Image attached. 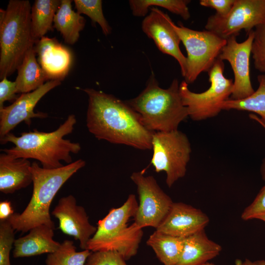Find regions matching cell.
Listing matches in <instances>:
<instances>
[{"mask_svg": "<svg viewBox=\"0 0 265 265\" xmlns=\"http://www.w3.org/2000/svg\"><path fill=\"white\" fill-rule=\"evenodd\" d=\"M179 85L178 80L174 79L168 88H162L152 74L145 89L137 97L126 102L140 115L149 131L176 130L188 117L180 96Z\"/></svg>", "mask_w": 265, "mask_h": 265, "instance_id": "277c9868", "label": "cell"}, {"mask_svg": "<svg viewBox=\"0 0 265 265\" xmlns=\"http://www.w3.org/2000/svg\"><path fill=\"white\" fill-rule=\"evenodd\" d=\"M235 0H201L200 4L214 9L216 14L221 17L227 15L231 10Z\"/></svg>", "mask_w": 265, "mask_h": 265, "instance_id": "e575fe53", "label": "cell"}, {"mask_svg": "<svg viewBox=\"0 0 265 265\" xmlns=\"http://www.w3.org/2000/svg\"><path fill=\"white\" fill-rule=\"evenodd\" d=\"M265 23V0H235L230 12L221 17H209L205 30L226 39L238 36L244 29L247 34L254 27Z\"/></svg>", "mask_w": 265, "mask_h": 265, "instance_id": "9c48e42d", "label": "cell"}, {"mask_svg": "<svg viewBox=\"0 0 265 265\" xmlns=\"http://www.w3.org/2000/svg\"><path fill=\"white\" fill-rule=\"evenodd\" d=\"M259 86L250 96L239 100L228 99L221 105L222 110H245L258 114L265 124V75L257 77Z\"/></svg>", "mask_w": 265, "mask_h": 265, "instance_id": "484cf974", "label": "cell"}, {"mask_svg": "<svg viewBox=\"0 0 265 265\" xmlns=\"http://www.w3.org/2000/svg\"><path fill=\"white\" fill-rule=\"evenodd\" d=\"M72 0H61L54 16V27L60 32L65 42L73 45L80 37L83 29L85 20L72 8Z\"/></svg>", "mask_w": 265, "mask_h": 265, "instance_id": "603a6c76", "label": "cell"}, {"mask_svg": "<svg viewBox=\"0 0 265 265\" xmlns=\"http://www.w3.org/2000/svg\"><path fill=\"white\" fill-rule=\"evenodd\" d=\"M74 3L78 13L86 15L93 23L99 24L105 35L111 33V28L103 12L102 0H75Z\"/></svg>", "mask_w": 265, "mask_h": 265, "instance_id": "f1b7e54d", "label": "cell"}, {"mask_svg": "<svg viewBox=\"0 0 265 265\" xmlns=\"http://www.w3.org/2000/svg\"><path fill=\"white\" fill-rule=\"evenodd\" d=\"M143 234L142 229L133 222L126 229L111 236L99 238H91L86 249L91 252H115L127 261L136 255Z\"/></svg>", "mask_w": 265, "mask_h": 265, "instance_id": "e0dca14e", "label": "cell"}, {"mask_svg": "<svg viewBox=\"0 0 265 265\" xmlns=\"http://www.w3.org/2000/svg\"><path fill=\"white\" fill-rule=\"evenodd\" d=\"M138 207L135 195H129L121 207L112 208L104 218L98 221L97 231L92 238L107 237L126 229L130 218H134L136 215Z\"/></svg>", "mask_w": 265, "mask_h": 265, "instance_id": "44dd1931", "label": "cell"}, {"mask_svg": "<svg viewBox=\"0 0 265 265\" xmlns=\"http://www.w3.org/2000/svg\"><path fill=\"white\" fill-rule=\"evenodd\" d=\"M131 179L137 186L139 201L134 223L141 229L152 227L156 229L166 216L173 202L153 176L134 172Z\"/></svg>", "mask_w": 265, "mask_h": 265, "instance_id": "30bf717a", "label": "cell"}, {"mask_svg": "<svg viewBox=\"0 0 265 265\" xmlns=\"http://www.w3.org/2000/svg\"><path fill=\"white\" fill-rule=\"evenodd\" d=\"M203 265H215V264H214L213 263H212L208 262V263H206L205 264H204Z\"/></svg>", "mask_w": 265, "mask_h": 265, "instance_id": "ab89813d", "label": "cell"}, {"mask_svg": "<svg viewBox=\"0 0 265 265\" xmlns=\"http://www.w3.org/2000/svg\"><path fill=\"white\" fill-rule=\"evenodd\" d=\"M52 214L59 220V229L65 234L80 241V247L85 250L97 228L90 224L85 209L77 205L72 195L61 198Z\"/></svg>", "mask_w": 265, "mask_h": 265, "instance_id": "5bb4252c", "label": "cell"}, {"mask_svg": "<svg viewBox=\"0 0 265 265\" xmlns=\"http://www.w3.org/2000/svg\"><path fill=\"white\" fill-rule=\"evenodd\" d=\"M170 17L157 7L151 8L142 22V30L152 39L159 50L163 53L174 57L181 68V74L185 77L186 57L180 48V37L172 26Z\"/></svg>", "mask_w": 265, "mask_h": 265, "instance_id": "7c38bea8", "label": "cell"}, {"mask_svg": "<svg viewBox=\"0 0 265 265\" xmlns=\"http://www.w3.org/2000/svg\"><path fill=\"white\" fill-rule=\"evenodd\" d=\"M91 252L88 249L77 252L73 241L65 240L56 251L48 254L45 263L46 265H85Z\"/></svg>", "mask_w": 265, "mask_h": 265, "instance_id": "83f0119b", "label": "cell"}, {"mask_svg": "<svg viewBox=\"0 0 265 265\" xmlns=\"http://www.w3.org/2000/svg\"><path fill=\"white\" fill-rule=\"evenodd\" d=\"M26 235L15 239L13 257H29L56 251L61 243L55 241L54 229L46 225L35 227Z\"/></svg>", "mask_w": 265, "mask_h": 265, "instance_id": "d6986e66", "label": "cell"}, {"mask_svg": "<svg viewBox=\"0 0 265 265\" xmlns=\"http://www.w3.org/2000/svg\"><path fill=\"white\" fill-rule=\"evenodd\" d=\"M59 0H36L31 6V24L36 43L53 29L54 16L60 5Z\"/></svg>", "mask_w": 265, "mask_h": 265, "instance_id": "d4e9b609", "label": "cell"}, {"mask_svg": "<svg viewBox=\"0 0 265 265\" xmlns=\"http://www.w3.org/2000/svg\"><path fill=\"white\" fill-rule=\"evenodd\" d=\"M251 54L255 69L265 73V23L257 26L254 30Z\"/></svg>", "mask_w": 265, "mask_h": 265, "instance_id": "4dcf8cb0", "label": "cell"}, {"mask_svg": "<svg viewBox=\"0 0 265 265\" xmlns=\"http://www.w3.org/2000/svg\"><path fill=\"white\" fill-rule=\"evenodd\" d=\"M15 81H11L4 78L0 82V109L4 107L3 103L6 101L14 102L18 97Z\"/></svg>", "mask_w": 265, "mask_h": 265, "instance_id": "836d02e7", "label": "cell"}, {"mask_svg": "<svg viewBox=\"0 0 265 265\" xmlns=\"http://www.w3.org/2000/svg\"><path fill=\"white\" fill-rule=\"evenodd\" d=\"M10 202L5 200L0 202V220H5L14 213Z\"/></svg>", "mask_w": 265, "mask_h": 265, "instance_id": "d590c367", "label": "cell"}, {"mask_svg": "<svg viewBox=\"0 0 265 265\" xmlns=\"http://www.w3.org/2000/svg\"><path fill=\"white\" fill-rule=\"evenodd\" d=\"M146 243L163 265H176L183 250L184 238L156 230Z\"/></svg>", "mask_w": 265, "mask_h": 265, "instance_id": "cb8c5ba5", "label": "cell"}, {"mask_svg": "<svg viewBox=\"0 0 265 265\" xmlns=\"http://www.w3.org/2000/svg\"><path fill=\"white\" fill-rule=\"evenodd\" d=\"M35 44L34 49L39 64L49 80H63L69 71L72 62L68 49L55 38L45 36Z\"/></svg>", "mask_w": 265, "mask_h": 265, "instance_id": "2e32d148", "label": "cell"}, {"mask_svg": "<svg viewBox=\"0 0 265 265\" xmlns=\"http://www.w3.org/2000/svg\"><path fill=\"white\" fill-rule=\"evenodd\" d=\"M15 80L18 93L32 92L49 81V79L36 58L34 47L26 54L18 67Z\"/></svg>", "mask_w": 265, "mask_h": 265, "instance_id": "7402d4cb", "label": "cell"}, {"mask_svg": "<svg viewBox=\"0 0 265 265\" xmlns=\"http://www.w3.org/2000/svg\"><path fill=\"white\" fill-rule=\"evenodd\" d=\"M85 164L84 160L79 159L59 168L45 169L36 161L31 163L33 191L31 199L21 213H14L7 219L14 229L26 233L41 225L54 229L50 214L52 202L65 183Z\"/></svg>", "mask_w": 265, "mask_h": 265, "instance_id": "3957f363", "label": "cell"}, {"mask_svg": "<svg viewBox=\"0 0 265 265\" xmlns=\"http://www.w3.org/2000/svg\"><path fill=\"white\" fill-rule=\"evenodd\" d=\"M224 70L223 61L217 58L208 72L210 86L201 93L190 91L185 80L180 84L183 104L192 120L201 121L216 116L222 110V103L231 96L234 81L225 78Z\"/></svg>", "mask_w": 265, "mask_h": 265, "instance_id": "8992f818", "label": "cell"}, {"mask_svg": "<svg viewBox=\"0 0 265 265\" xmlns=\"http://www.w3.org/2000/svg\"><path fill=\"white\" fill-rule=\"evenodd\" d=\"M83 91L88 98L86 126L96 138L140 150L152 149L153 132L145 127L140 115L126 101L93 88Z\"/></svg>", "mask_w": 265, "mask_h": 265, "instance_id": "6da1fadb", "label": "cell"}, {"mask_svg": "<svg viewBox=\"0 0 265 265\" xmlns=\"http://www.w3.org/2000/svg\"><path fill=\"white\" fill-rule=\"evenodd\" d=\"M249 117L259 123L261 126H262L265 129V124L263 123L260 119V117L253 113H250L249 115ZM261 174L263 179L265 181V159L261 167Z\"/></svg>", "mask_w": 265, "mask_h": 265, "instance_id": "8d00e7d4", "label": "cell"}, {"mask_svg": "<svg viewBox=\"0 0 265 265\" xmlns=\"http://www.w3.org/2000/svg\"><path fill=\"white\" fill-rule=\"evenodd\" d=\"M265 213V185L261 188L253 200L242 212L241 217L243 220L255 219Z\"/></svg>", "mask_w": 265, "mask_h": 265, "instance_id": "d6a6232c", "label": "cell"}, {"mask_svg": "<svg viewBox=\"0 0 265 265\" xmlns=\"http://www.w3.org/2000/svg\"><path fill=\"white\" fill-rule=\"evenodd\" d=\"M28 159L16 158L7 153L0 155V191L11 194L32 183Z\"/></svg>", "mask_w": 265, "mask_h": 265, "instance_id": "ac0fdd59", "label": "cell"}, {"mask_svg": "<svg viewBox=\"0 0 265 265\" xmlns=\"http://www.w3.org/2000/svg\"><path fill=\"white\" fill-rule=\"evenodd\" d=\"M0 221V265H11L10 253L16 239L15 230L7 220Z\"/></svg>", "mask_w": 265, "mask_h": 265, "instance_id": "f546056e", "label": "cell"}, {"mask_svg": "<svg viewBox=\"0 0 265 265\" xmlns=\"http://www.w3.org/2000/svg\"><path fill=\"white\" fill-rule=\"evenodd\" d=\"M31 6L28 0H10L0 10V79L18 69L36 42L31 31Z\"/></svg>", "mask_w": 265, "mask_h": 265, "instance_id": "5b68a950", "label": "cell"}, {"mask_svg": "<svg viewBox=\"0 0 265 265\" xmlns=\"http://www.w3.org/2000/svg\"><path fill=\"white\" fill-rule=\"evenodd\" d=\"M236 265H265V260H259L252 261L246 259L244 261L237 260L236 261Z\"/></svg>", "mask_w": 265, "mask_h": 265, "instance_id": "74e56055", "label": "cell"}, {"mask_svg": "<svg viewBox=\"0 0 265 265\" xmlns=\"http://www.w3.org/2000/svg\"><path fill=\"white\" fill-rule=\"evenodd\" d=\"M236 37L233 35L226 39V43L218 58L227 60L230 64L234 75L231 99L239 100L247 98L255 91L252 86L249 70L254 30L247 34V39L242 42H238Z\"/></svg>", "mask_w": 265, "mask_h": 265, "instance_id": "8fae6325", "label": "cell"}, {"mask_svg": "<svg viewBox=\"0 0 265 265\" xmlns=\"http://www.w3.org/2000/svg\"><path fill=\"white\" fill-rule=\"evenodd\" d=\"M76 122L75 115L71 114L56 130L51 132L35 129L23 132L19 136L10 132L0 139V143L11 142L15 146L1 151L16 158L37 160L45 169L59 168L63 166L60 161L72 163L71 154H78L81 149L79 143L63 138L73 132Z\"/></svg>", "mask_w": 265, "mask_h": 265, "instance_id": "7a4b0ae2", "label": "cell"}, {"mask_svg": "<svg viewBox=\"0 0 265 265\" xmlns=\"http://www.w3.org/2000/svg\"><path fill=\"white\" fill-rule=\"evenodd\" d=\"M209 222V217L201 210L184 203L173 202L166 216L156 230L185 238L204 230Z\"/></svg>", "mask_w": 265, "mask_h": 265, "instance_id": "9a60e30c", "label": "cell"}, {"mask_svg": "<svg viewBox=\"0 0 265 265\" xmlns=\"http://www.w3.org/2000/svg\"><path fill=\"white\" fill-rule=\"evenodd\" d=\"M221 250V246L210 239L204 229L184 238L183 250L176 265H203Z\"/></svg>", "mask_w": 265, "mask_h": 265, "instance_id": "ffe728a7", "label": "cell"}, {"mask_svg": "<svg viewBox=\"0 0 265 265\" xmlns=\"http://www.w3.org/2000/svg\"><path fill=\"white\" fill-rule=\"evenodd\" d=\"M61 84L60 80H50L37 89L22 93L11 105L0 109V137H4L22 122L30 125L33 118H45L46 113H36L34 109L48 92Z\"/></svg>", "mask_w": 265, "mask_h": 265, "instance_id": "4fadbf2b", "label": "cell"}, {"mask_svg": "<svg viewBox=\"0 0 265 265\" xmlns=\"http://www.w3.org/2000/svg\"><path fill=\"white\" fill-rule=\"evenodd\" d=\"M152 149L151 163L157 172H165L166 185L171 187L186 175L191 152L189 139L178 130L153 132Z\"/></svg>", "mask_w": 265, "mask_h": 265, "instance_id": "52a82bcc", "label": "cell"}, {"mask_svg": "<svg viewBox=\"0 0 265 265\" xmlns=\"http://www.w3.org/2000/svg\"><path fill=\"white\" fill-rule=\"evenodd\" d=\"M85 265H128L118 253L113 251L92 252Z\"/></svg>", "mask_w": 265, "mask_h": 265, "instance_id": "1f68e13d", "label": "cell"}, {"mask_svg": "<svg viewBox=\"0 0 265 265\" xmlns=\"http://www.w3.org/2000/svg\"><path fill=\"white\" fill-rule=\"evenodd\" d=\"M188 0H130V8L133 16L143 17L147 15L151 7L157 6L166 9L169 11L178 15L184 20H187L190 17Z\"/></svg>", "mask_w": 265, "mask_h": 265, "instance_id": "4316f807", "label": "cell"}, {"mask_svg": "<svg viewBox=\"0 0 265 265\" xmlns=\"http://www.w3.org/2000/svg\"><path fill=\"white\" fill-rule=\"evenodd\" d=\"M172 26L187 52L185 81L194 82L203 72H208L218 58L226 40L205 30L198 31L185 26L181 23Z\"/></svg>", "mask_w": 265, "mask_h": 265, "instance_id": "ba28073f", "label": "cell"}, {"mask_svg": "<svg viewBox=\"0 0 265 265\" xmlns=\"http://www.w3.org/2000/svg\"><path fill=\"white\" fill-rule=\"evenodd\" d=\"M255 219L262 220L265 222V213L259 215L255 218Z\"/></svg>", "mask_w": 265, "mask_h": 265, "instance_id": "f35d334b", "label": "cell"}]
</instances>
